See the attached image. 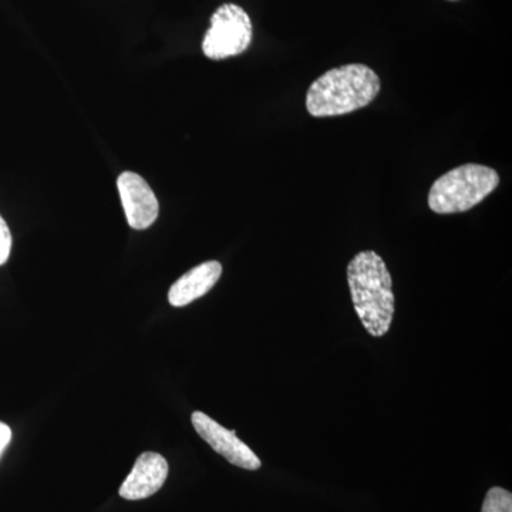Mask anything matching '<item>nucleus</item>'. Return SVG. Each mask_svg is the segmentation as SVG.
<instances>
[{"instance_id": "7ed1b4c3", "label": "nucleus", "mask_w": 512, "mask_h": 512, "mask_svg": "<svg viewBox=\"0 0 512 512\" xmlns=\"http://www.w3.org/2000/svg\"><path fill=\"white\" fill-rule=\"evenodd\" d=\"M500 184V175L481 164H464L431 185L429 207L436 214L466 212L484 201Z\"/></svg>"}, {"instance_id": "1a4fd4ad", "label": "nucleus", "mask_w": 512, "mask_h": 512, "mask_svg": "<svg viewBox=\"0 0 512 512\" xmlns=\"http://www.w3.org/2000/svg\"><path fill=\"white\" fill-rule=\"evenodd\" d=\"M481 512H512V494L501 487H493L485 495Z\"/></svg>"}, {"instance_id": "39448f33", "label": "nucleus", "mask_w": 512, "mask_h": 512, "mask_svg": "<svg viewBox=\"0 0 512 512\" xmlns=\"http://www.w3.org/2000/svg\"><path fill=\"white\" fill-rule=\"evenodd\" d=\"M191 421L201 439L207 441L229 463L244 470L255 471L261 468V460L244 441L238 439L237 431L225 429L220 423L201 412L192 413Z\"/></svg>"}, {"instance_id": "9d476101", "label": "nucleus", "mask_w": 512, "mask_h": 512, "mask_svg": "<svg viewBox=\"0 0 512 512\" xmlns=\"http://www.w3.org/2000/svg\"><path fill=\"white\" fill-rule=\"evenodd\" d=\"M10 251H12V234H10L8 224L0 215V265L8 262Z\"/></svg>"}, {"instance_id": "f03ea898", "label": "nucleus", "mask_w": 512, "mask_h": 512, "mask_svg": "<svg viewBox=\"0 0 512 512\" xmlns=\"http://www.w3.org/2000/svg\"><path fill=\"white\" fill-rule=\"evenodd\" d=\"M380 79L365 64L336 67L316 79L306 94L312 117H336L369 106L380 92Z\"/></svg>"}, {"instance_id": "6e6552de", "label": "nucleus", "mask_w": 512, "mask_h": 512, "mask_svg": "<svg viewBox=\"0 0 512 512\" xmlns=\"http://www.w3.org/2000/svg\"><path fill=\"white\" fill-rule=\"evenodd\" d=\"M222 265L218 261H208L195 266L187 274L181 276L168 292V301L175 308L190 305L214 288L220 281Z\"/></svg>"}, {"instance_id": "f8f14e48", "label": "nucleus", "mask_w": 512, "mask_h": 512, "mask_svg": "<svg viewBox=\"0 0 512 512\" xmlns=\"http://www.w3.org/2000/svg\"><path fill=\"white\" fill-rule=\"evenodd\" d=\"M450 2H456V0H450Z\"/></svg>"}, {"instance_id": "f257e3e1", "label": "nucleus", "mask_w": 512, "mask_h": 512, "mask_svg": "<svg viewBox=\"0 0 512 512\" xmlns=\"http://www.w3.org/2000/svg\"><path fill=\"white\" fill-rule=\"evenodd\" d=\"M348 284L353 308L366 332L382 338L390 330L394 316L392 275L375 251H362L349 262Z\"/></svg>"}, {"instance_id": "20e7f679", "label": "nucleus", "mask_w": 512, "mask_h": 512, "mask_svg": "<svg viewBox=\"0 0 512 512\" xmlns=\"http://www.w3.org/2000/svg\"><path fill=\"white\" fill-rule=\"evenodd\" d=\"M252 42V23L248 13L237 5L227 3L212 15L211 28L202 42V52L211 60L238 56Z\"/></svg>"}, {"instance_id": "0eeeda50", "label": "nucleus", "mask_w": 512, "mask_h": 512, "mask_svg": "<svg viewBox=\"0 0 512 512\" xmlns=\"http://www.w3.org/2000/svg\"><path fill=\"white\" fill-rule=\"evenodd\" d=\"M167 477V460L161 454L143 453L121 485L120 495L128 501L144 500L156 494Z\"/></svg>"}, {"instance_id": "9b49d317", "label": "nucleus", "mask_w": 512, "mask_h": 512, "mask_svg": "<svg viewBox=\"0 0 512 512\" xmlns=\"http://www.w3.org/2000/svg\"><path fill=\"white\" fill-rule=\"evenodd\" d=\"M10 440H12V430L8 424L0 421V457H2L3 451L9 446Z\"/></svg>"}, {"instance_id": "423d86ee", "label": "nucleus", "mask_w": 512, "mask_h": 512, "mask_svg": "<svg viewBox=\"0 0 512 512\" xmlns=\"http://www.w3.org/2000/svg\"><path fill=\"white\" fill-rule=\"evenodd\" d=\"M117 187L128 225L134 229L150 228L157 220L160 205L147 181L140 175L127 171L120 175Z\"/></svg>"}]
</instances>
